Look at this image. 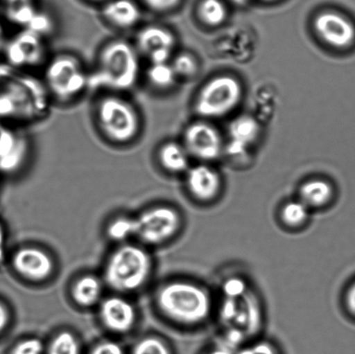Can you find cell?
I'll use <instances>...</instances> for the list:
<instances>
[{
    "label": "cell",
    "instance_id": "cell-1",
    "mask_svg": "<svg viewBox=\"0 0 355 354\" xmlns=\"http://www.w3.org/2000/svg\"><path fill=\"white\" fill-rule=\"evenodd\" d=\"M221 291L218 315L226 328L225 344L238 351L262 327V308L256 293L242 277L226 281Z\"/></svg>",
    "mask_w": 355,
    "mask_h": 354
},
{
    "label": "cell",
    "instance_id": "cell-2",
    "mask_svg": "<svg viewBox=\"0 0 355 354\" xmlns=\"http://www.w3.org/2000/svg\"><path fill=\"white\" fill-rule=\"evenodd\" d=\"M141 58L135 44L128 40L107 42L97 55L96 68L89 73L90 88L119 94L134 89L141 75Z\"/></svg>",
    "mask_w": 355,
    "mask_h": 354
},
{
    "label": "cell",
    "instance_id": "cell-3",
    "mask_svg": "<svg viewBox=\"0 0 355 354\" xmlns=\"http://www.w3.org/2000/svg\"><path fill=\"white\" fill-rule=\"evenodd\" d=\"M17 71L6 64L0 78V121L34 120L46 109L44 83Z\"/></svg>",
    "mask_w": 355,
    "mask_h": 354
},
{
    "label": "cell",
    "instance_id": "cell-4",
    "mask_svg": "<svg viewBox=\"0 0 355 354\" xmlns=\"http://www.w3.org/2000/svg\"><path fill=\"white\" fill-rule=\"evenodd\" d=\"M95 120L103 136L117 145L132 143L141 131L140 112L123 94L106 92L101 96L95 106Z\"/></svg>",
    "mask_w": 355,
    "mask_h": 354
},
{
    "label": "cell",
    "instance_id": "cell-5",
    "mask_svg": "<svg viewBox=\"0 0 355 354\" xmlns=\"http://www.w3.org/2000/svg\"><path fill=\"white\" fill-rule=\"evenodd\" d=\"M157 303L166 317L187 326L204 324L211 313L212 301L205 287L191 282H173L159 291Z\"/></svg>",
    "mask_w": 355,
    "mask_h": 354
},
{
    "label": "cell",
    "instance_id": "cell-6",
    "mask_svg": "<svg viewBox=\"0 0 355 354\" xmlns=\"http://www.w3.org/2000/svg\"><path fill=\"white\" fill-rule=\"evenodd\" d=\"M43 83L49 96L58 102H71L89 88V73L76 55L61 53L48 62Z\"/></svg>",
    "mask_w": 355,
    "mask_h": 354
},
{
    "label": "cell",
    "instance_id": "cell-7",
    "mask_svg": "<svg viewBox=\"0 0 355 354\" xmlns=\"http://www.w3.org/2000/svg\"><path fill=\"white\" fill-rule=\"evenodd\" d=\"M151 270V260L144 249L124 245L114 251L107 261L105 280L120 292H131L144 285Z\"/></svg>",
    "mask_w": 355,
    "mask_h": 354
},
{
    "label": "cell",
    "instance_id": "cell-8",
    "mask_svg": "<svg viewBox=\"0 0 355 354\" xmlns=\"http://www.w3.org/2000/svg\"><path fill=\"white\" fill-rule=\"evenodd\" d=\"M243 89L231 76H219L204 85L198 93L195 109L200 116L216 119L231 113L241 100Z\"/></svg>",
    "mask_w": 355,
    "mask_h": 354
},
{
    "label": "cell",
    "instance_id": "cell-9",
    "mask_svg": "<svg viewBox=\"0 0 355 354\" xmlns=\"http://www.w3.org/2000/svg\"><path fill=\"white\" fill-rule=\"evenodd\" d=\"M137 236L149 245L168 240L180 230L181 218L171 207L161 206L148 210L135 218Z\"/></svg>",
    "mask_w": 355,
    "mask_h": 354
},
{
    "label": "cell",
    "instance_id": "cell-10",
    "mask_svg": "<svg viewBox=\"0 0 355 354\" xmlns=\"http://www.w3.org/2000/svg\"><path fill=\"white\" fill-rule=\"evenodd\" d=\"M44 37L29 30H23L3 44L6 64L14 69L37 67L44 61Z\"/></svg>",
    "mask_w": 355,
    "mask_h": 354
},
{
    "label": "cell",
    "instance_id": "cell-11",
    "mask_svg": "<svg viewBox=\"0 0 355 354\" xmlns=\"http://www.w3.org/2000/svg\"><path fill=\"white\" fill-rule=\"evenodd\" d=\"M135 45L148 64H162L171 62L176 38L168 28L151 24L138 30Z\"/></svg>",
    "mask_w": 355,
    "mask_h": 354
},
{
    "label": "cell",
    "instance_id": "cell-12",
    "mask_svg": "<svg viewBox=\"0 0 355 354\" xmlns=\"http://www.w3.org/2000/svg\"><path fill=\"white\" fill-rule=\"evenodd\" d=\"M183 145L189 155L203 161L218 159L224 148L218 130L202 121L191 124L187 127L184 133Z\"/></svg>",
    "mask_w": 355,
    "mask_h": 354
},
{
    "label": "cell",
    "instance_id": "cell-13",
    "mask_svg": "<svg viewBox=\"0 0 355 354\" xmlns=\"http://www.w3.org/2000/svg\"><path fill=\"white\" fill-rule=\"evenodd\" d=\"M314 28L318 37L329 46L346 48L355 42V26L339 13L326 12L319 14L314 21Z\"/></svg>",
    "mask_w": 355,
    "mask_h": 354
},
{
    "label": "cell",
    "instance_id": "cell-14",
    "mask_svg": "<svg viewBox=\"0 0 355 354\" xmlns=\"http://www.w3.org/2000/svg\"><path fill=\"white\" fill-rule=\"evenodd\" d=\"M26 139L0 121V175L15 172L26 161Z\"/></svg>",
    "mask_w": 355,
    "mask_h": 354
},
{
    "label": "cell",
    "instance_id": "cell-15",
    "mask_svg": "<svg viewBox=\"0 0 355 354\" xmlns=\"http://www.w3.org/2000/svg\"><path fill=\"white\" fill-rule=\"evenodd\" d=\"M13 269L24 278L42 281L53 272V262L46 253L36 248L19 249L12 256Z\"/></svg>",
    "mask_w": 355,
    "mask_h": 354
},
{
    "label": "cell",
    "instance_id": "cell-16",
    "mask_svg": "<svg viewBox=\"0 0 355 354\" xmlns=\"http://www.w3.org/2000/svg\"><path fill=\"white\" fill-rule=\"evenodd\" d=\"M187 187L191 195L200 202H211L220 193V175L207 165H198L186 172Z\"/></svg>",
    "mask_w": 355,
    "mask_h": 354
},
{
    "label": "cell",
    "instance_id": "cell-17",
    "mask_svg": "<svg viewBox=\"0 0 355 354\" xmlns=\"http://www.w3.org/2000/svg\"><path fill=\"white\" fill-rule=\"evenodd\" d=\"M100 317L110 330L124 334L133 328L137 315L134 307L128 301L110 297L101 304Z\"/></svg>",
    "mask_w": 355,
    "mask_h": 354
},
{
    "label": "cell",
    "instance_id": "cell-18",
    "mask_svg": "<svg viewBox=\"0 0 355 354\" xmlns=\"http://www.w3.org/2000/svg\"><path fill=\"white\" fill-rule=\"evenodd\" d=\"M102 14L110 26L121 30L133 29L141 19V9L135 0H107Z\"/></svg>",
    "mask_w": 355,
    "mask_h": 354
},
{
    "label": "cell",
    "instance_id": "cell-19",
    "mask_svg": "<svg viewBox=\"0 0 355 354\" xmlns=\"http://www.w3.org/2000/svg\"><path fill=\"white\" fill-rule=\"evenodd\" d=\"M259 133V124L252 116L236 118L229 128L230 140L226 151L234 157L245 155L250 145L257 141Z\"/></svg>",
    "mask_w": 355,
    "mask_h": 354
},
{
    "label": "cell",
    "instance_id": "cell-20",
    "mask_svg": "<svg viewBox=\"0 0 355 354\" xmlns=\"http://www.w3.org/2000/svg\"><path fill=\"white\" fill-rule=\"evenodd\" d=\"M159 166L169 173L187 172L189 169V154L183 144L175 141H166L161 145L157 151Z\"/></svg>",
    "mask_w": 355,
    "mask_h": 354
},
{
    "label": "cell",
    "instance_id": "cell-21",
    "mask_svg": "<svg viewBox=\"0 0 355 354\" xmlns=\"http://www.w3.org/2000/svg\"><path fill=\"white\" fill-rule=\"evenodd\" d=\"M333 197V186L325 179H309L302 184L299 190V200L311 210L326 206Z\"/></svg>",
    "mask_w": 355,
    "mask_h": 354
},
{
    "label": "cell",
    "instance_id": "cell-22",
    "mask_svg": "<svg viewBox=\"0 0 355 354\" xmlns=\"http://www.w3.org/2000/svg\"><path fill=\"white\" fill-rule=\"evenodd\" d=\"M5 13L10 22L27 29L40 12L35 0H5Z\"/></svg>",
    "mask_w": 355,
    "mask_h": 354
},
{
    "label": "cell",
    "instance_id": "cell-23",
    "mask_svg": "<svg viewBox=\"0 0 355 354\" xmlns=\"http://www.w3.org/2000/svg\"><path fill=\"white\" fill-rule=\"evenodd\" d=\"M145 78L148 85L153 89L158 91H166L175 87L177 81V76L169 62L162 64H148V67L145 73Z\"/></svg>",
    "mask_w": 355,
    "mask_h": 354
},
{
    "label": "cell",
    "instance_id": "cell-24",
    "mask_svg": "<svg viewBox=\"0 0 355 354\" xmlns=\"http://www.w3.org/2000/svg\"><path fill=\"white\" fill-rule=\"evenodd\" d=\"M102 287L95 276H86L79 279L73 287L72 296L76 303L83 307H89L98 301Z\"/></svg>",
    "mask_w": 355,
    "mask_h": 354
},
{
    "label": "cell",
    "instance_id": "cell-25",
    "mask_svg": "<svg viewBox=\"0 0 355 354\" xmlns=\"http://www.w3.org/2000/svg\"><path fill=\"white\" fill-rule=\"evenodd\" d=\"M311 209L300 200L288 201L280 210L281 221L288 228L297 229L307 223Z\"/></svg>",
    "mask_w": 355,
    "mask_h": 354
},
{
    "label": "cell",
    "instance_id": "cell-26",
    "mask_svg": "<svg viewBox=\"0 0 355 354\" xmlns=\"http://www.w3.org/2000/svg\"><path fill=\"white\" fill-rule=\"evenodd\" d=\"M226 8L220 0H203L198 7V16L209 26H218L224 22Z\"/></svg>",
    "mask_w": 355,
    "mask_h": 354
},
{
    "label": "cell",
    "instance_id": "cell-27",
    "mask_svg": "<svg viewBox=\"0 0 355 354\" xmlns=\"http://www.w3.org/2000/svg\"><path fill=\"white\" fill-rule=\"evenodd\" d=\"M47 354H80L78 339L69 332H61L52 339Z\"/></svg>",
    "mask_w": 355,
    "mask_h": 354
},
{
    "label": "cell",
    "instance_id": "cell-28",
    "mask_svg": "<svg viewBox=\"0 0 355 354\" xmlns=\"http://www.w3.org/2000/svg\"><path fill=\"white\" fill-rule=\"evenodd\" d=\"M107 235L116 241H123L132 236L137 235L135 218H118L110 224L107 228Z\"/></svg>",
    "mask_w": 355,
    "mask_h": 354
},
{
    "label": "cell",
    "instance_id": "cell-29",
    "mask_svg": "<svg viewBox=\"0 0 355 354\" xmlns=\"http://www.w3.org/2000/svg\"><path fill=\"white\" fill-rule=\"evenodd\" d=\"M170 64H171L178 78H191L196 74L197 62L193 55L187 53V52L173 55Z\"/></svg>",
    "mask_w": 355,
    "mask_h": 354
},
{
    "label": "cell",
    "instance_id": "cell-30",
    "mask_svg": "<svg viewBox=\"0 0 355 354\" xmlns=\"http://www.w3.org/2000/svg\"><path fill=\"white\" fill-rule=\"evenodd\" d=\"M132 354H173L162 339L155 337L142 339L135 346Z\"/></svg>",
    "mask_w": 355,
    "mask_h": 354
},
{
    "label": "cell",
    "instance_id": "cell-31",
    "mask_svg": "<svg viewBox=\"0 0 355 354\" xmlns=\"http://www.w3.org/2000/svg\"><path fill=\"white\" fill-rule=\"evenodd\" d=\"M44 345L38 339H24L17 343L10 354H43Z\"/></svg>",
    "mask_w": 355,
    "mask_h": 354
},
{
    "label": "cell",
    "instance_id": "cell-32",
    "mask_svg": "<svg viewBox=\"0 0 355 354\" xmlns=\"http://www.w3.org/2000/svg\"><path fill=\"white\" fill-rule=\"evenodd\" d=\"M236 354H279L274 345L267 342L253 343L252 345L243 346L236 351Z\"/></svg>",
    "mask_w": 355,
    "mask_h": 354
},
{
    "label": "cell",
    "instance_id": "cell-33",
    "mask_svg": "<svg viewBox=\"0 0 355 354\" xmlns=\"http://www.w3.org/2000/svg\"><path fill=\"white\" fill-rule=\"evenodd\" d=\"M181 0H142L148 9L155 12H169L179 5Z\"/></svg>",
    "mask_w": 355,
    "mask_h": 354
},
{
    "label": "cell",
    "instance_id": "cell-34",
    "mask_svg": "<svg viewBox=\"0 0 355 354\" xmlns=\"http://www.w3.org/2000/svg\"><path fill=\"white\" fill-rule=\"evenodd\" d=\"M89 354H124V353L118 343L103 342L96 346Z\"/></svg>",
    "mask_w": 355,
    "mask_h": 354
},
{
    "label": "cell",
    "instance_id": "cell-35",
    "mask_svg": "<svg viewBox=\"0 0 355 354\" xmlns=\"http://www.w3.org/2000/svg\"><path fill=\"white\" fill-rule=\"evenodd\" d=\"M10 321L9 310L5 304L0 301V334L5 330Z\"/></svg>",
    "mask_w": 355,
    "mask_h": 354
},
{
    "label": "cell",
    "instance_id": "cell-36",
    "mask_svg": "<svg viewBox=\"0 0 355 354\" xmlns=\"http://www.w3.org/2000/svg\"><path fill=\"white\" fill-rule=\"evenodd\" d=\"M345 301L347 310L355 315V283L347 290Z\"/></svg>",
    "mask_w": 355,
    "mask_h": 354
},
{
    "label": "cell",
    "instance_id": "cell-37",
    "mask_svg": "<svg viewBox=\"0 0 355 354\" xmlns=\"http://www.w3.org/2000/svg\"><path fill=\"white\" fill-rule=\"evenodd\" d=\"M204 354H236V350L232 348L231 346L226 344H223L214 346V348L208 350Z\"/></svg>",
    "mask_w": 355,
    "mask_h": 354
},
{
    "label": "cell",
    "instance_id": "cell-38",
    "mask_svg": "<svg viewBox=\"0 0 355 354\" xmlns=\"http://www.w3.org/2000/svg\"><path fill=\"white\" fill-rule=\"evenodd\" d=\"M5 231H3L2 224L0 223V263H2L3 261V258H5Z\"/></svg>",
    "mask_w": 355,
    "mask_h": 354
},
{
    "label": "cell",
    "instance_id": "cell-39",
    "mask_svg": "<svg viewBox=\"0 0 355 354\" xmlns=\"http://www.w3.org/2000/svg\"><path fill=\"white\" fill-rule=\"evenodd\" d=\"M3 27L2 21L0 20V47H3Z\"/></svg>",
    "mask_w": 355,
    "mask_h": 354
},
{
    "label": "cell",
    "instance_id": "cell-40",
    "mask_svg": "<svg viewBox=\"0 0 355 354\" xmlns=\"http://www.w3.org/2000/svg\"><path fill=\"white\" fill-rule=\"evenodd\" d=\"M236 3H245L246 1H248V0H235ZM266 1H269V0H266Z\"/></svg>",
    "mask_w": 355,
    "mask_h": 354
},
{
    "label": "cell",
    "instance_id": "cell-41",
    "mask_svg": "<svg viewBox=\"0 0 355 354\" xmlns=\"http://www.w3.org/2000/svg\"><path fill=\"white\" fill-rule=\"evenodd\" d=\"M92 1L105 3L107 1V0H92Z\"/></svg>",
    "mask_w": 355,
    "mask_h": 354
}]
</instances>
